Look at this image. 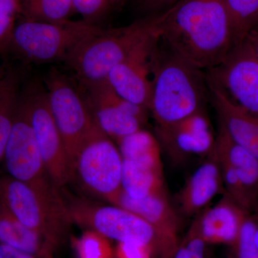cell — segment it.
Segmentation results:
<instances>
[{"mask_svg":"<svg viewBox=\"0 0 258 258\" xmlns=\"http://www.w3.org/2000/svg\"><path fill=\"white\" fill-rule=\"evenodd\" d=\"M85 88L95 123L113 142L144 128L149 110L120 96L106 80Z\"/></svg>","mask_w":258,"mask_h":258,"instance_id":"13","label":"cell"},{"mask_svg":"<svg viewBox=\"0 0 258 258\" xmlns=\"http://www.w3.org/2000/svg\"><path fill=\"white\" fill-rule=\"evenodd\" d=\"M256 215H254V220H255L256 224H257V228H256V234H255V241L256 244H257V247L258 249V210H255Z\"/></svg>","mask_w":258,"mask_h":258,"instance_id":"36","label":"cell"},{"mask_svg":"<svg viewBox=\"0 0 258 258\" xmlns=\"http://www.w3.org/2000/svg\"><path fill=\"white\" fill-rule=\"evenodd\" d=\"M121 190L133 199H142L165 191L163 171L123 159Z\"/></svg>","mask_w":258,"mask_h":258,"instance_id":"21","label":"cell"},{"mask_svg":"<svg viewBox=\"0 0 258 258\" xmlns=\"http://www.w3.org/2000/svg\"><path fill=\"white\" fill-rule=\"evenodd\" d=\"M256 228L257 224L254 216L247 213L241 224L235 240L230 244L232 258H258Z\"/></svg>","mask_w":258,"mask_h":258,"instance_id":"26","label":"cell"},{"mask_svg":"<svg viewBox=\"0 0 258 258\" xmlns=\"http://www.w3.org/2000/svg\"><path fill=\"white\" fill-rule=\"evenodd\" d=\"M122 159L163 171L161 145L157 137L141 129L116 142Z\"/></svg>","mask_w":258,"mask_h":258,"instance_id":"22","label":"cell"},{"mask_svg":"<svg viewBox=\"0 0 258 258\" xmlns=\"http://www.w3.org/2000/svg\"><path fill=\"white\" fill-rule=\"evenodd\" d=\"M108 203L134 212L146 220L157 233L161 258L173 257L179 246V218L168 200L166 191L133 199L120 190Z\"/></svg>","mask_w":258,"mask_h":258,"instance_id":"14","label":"cell"},{"mask_svg":"<svg viewBox=\"0 0 258 258\" xmlns=\"http://www.w3.org/2000/svg\"><path fill=\"white\" fill-rule=\"evenodd\" d=\"M91 22H45L24 18L15 25L11 47L29 60H63L80 44L100 30Z\"/></svg>","mask_w":258,"mask_h":258,"instance_id":"5","label":"cell"},{"mask_svg":"<svg viewBox=\"0 0 258 258\" xmlns=\"http://www.w3.org/2000/svg\"><path fill=\"white\" fill-rule=\"evenodd\" d=\"M172 258H190L189 252L183 242L179 244Z\"/></svg>","mask_w":258,"mask_h":258,"instance_id":"34","label":"cell"},{"mask_svg":"<svg viewBox=\"0 0 258 258\" xmlns=\"http://www.w3.org/2000/svg\"><path fill=\"white\" fill-rule=\"evenodd\" d=\"M181 1L182 0H137V5L145 17H149L164 13Z\"/></svg>","mask_w":258,"mask_h":258,"instance_id":"31","label":"cell"},{"mask_svg":"<svg viewBox=\"0 0 258 258\" xmlns=\"http://www.w3.org/2000/svg\"><path fill=\"white\" fill-rule=\"evenodd\" d=\"M232 22L235 45L258 25V0H225Z\"/></svg>","mask_w":258,"mask_h":258,"instance_id":"25","label":"cell"},{"mask_svg":"<svg viewBox=\"0 0 258 258\" xmlns=\"http://www.w3.org/2000/svg\"><path fill=\"white\" fill-rule=\"evenodd\" d=\"M209 99L232 140L258 159V116L235 104L220 88L207 79Z\"/></svg>","mask_w":258,"mask_h":258,"instance_id":"16","label":"cell"},{"mask_svg":"<svg viewBox=\"0 0 258 258\" xmlns=\"http://www.w3.org/2000/svg\"><path fill=\"white\" fill-rule=\"evenodd\" d=\"M22 13V0H0V53L11 48L17 17Z\"/></svg>","mask_w":258,"mask_h":258,"instance_id":"27","label":"cell"},{"mask_svg":"<svg viewBox=\"0 0 258 258\" xmlns=\"http://www.w3.org/2000/svg\"><path fill=\"white\" fill-rule=\"evenodd\" d=\"M117 258H153L154 251L146 244L134 242H118Z\"/></svg>","mask_w":258,"mask_h":258,"instance_id":"30","label":"cell"},{"mask_svg":"<svg viewBox=\"0 0 258 258\" xmlns=\"http://www.w3.org/2000/svg\"><path fill=\"white\" fill-rule=\"evenodd\" d=\"M214 150L223 157L233 168L242 183L247 196L254 207L258 200V159L250 152L241 147L219 124Z\"/></svg>","mask_w":258,"mask_h":258,"instance_id":"19","label":"cell"},{"mask_svg":"<svg viewBox=\"0 0 258 258\" xmlns=\"http://www.w3.org/2000/svg\"><path fill=\"white\" fill-rule=\"evenodd\" d=\"M160 145L172 155L210 154L215 146L206 111L194 113L177 124L157 132Z\"/></svg>","mask_w":258,"mask_h":258,"instance_id":"15","label":"cell"},{"mask_svg":"<svg viewBox=\"0 0 258 258\" xmlns=\"http://www.w3.org/2000/svg\"><path fill=\"white\" fill-rule=\"evenodd\" d=\"M246 38L248 39L251 45H252V48H253L254 53H255L258 58V25H256V26L249 32L248 35H247Z\"/></svg>","mask_w":258,"mask_h":258,"instance_id":"33","label":"cell"},{"mask_svg":"<svg viewBox=\"0 0 258 258\" xmlns=\"http://www.w3.org/2000/svg\"><path fill=\"white\" fill-rule=\"evenodd\" d=\"M37 147L49 177L57 189L71 181V166L63 140L51 113L46 90L39 82L22 91Z\"/></svg>","mask_w":258,"mask_h":258,"instance_id":"9","label":"cell"},{"mask_svg":"<svg viewBox=\"0 0 258 258\" xmlns=\"http://www.w3.org/2000/svg\"><path fill=\"white\" fill-rule=\"evenodd\" d=\"M3 160L11 177L45 192L58 191L45 169L22 93Z\"/></svg>","mask_w":258,"mask_h":258,"instance_id":"10","label":"cell"},{"mask_svg":"<svg viewBox=\"0 0 258 258\" xmlns=\"http://www.w3.org/2000/svg\"><path fill=\"white\" fill-rule=\"evenodd\" d=\"M73 11L72 0H22L21 14L30 20L66 21Z\"/></svg>","mask_w":258,"mask_h":258,"instance_id":"24","label":"cell"},{"mask_svg":"<svg viewBox=\"0 0 258 258\" xmlns=\"http://www.w3.org/2000/svg\"><path fill=\"white\" fill-rule=\"evenodd\" d=\"M21 93L18 74L13 71L3 74L0 79V161L4 157Z\"/></svg>","mask_w":258,"mask_h":258,"instance_id":"23","label":"cell"},{"mask_svg":"<svg viewBox=\"0 0 258 258\" xmlns=\"http://www.w3.org/2000/svg\"><path fill=\"white\" fill-rule=\"evenodd\" d=\"M0 203L22 223L57 247L72 222L59 190L45 192L9 175L0 177Z\"/></svg>","mask_w":258,"mask_h":258,"instance_id":"4","label":"cell"},{"mask_svg":"<svg viewBox=\"0 0 258 258\" xmlns=\"http://www.w3.org/2000/svg\"><path fill=\"white\" fill-rule=\"evenodd\" d=\"M75 11L87 20H95L104 15L110 5L109 0H72Z\"/></svg>","mask_w":258,"mask_h":258,"instance_id":"29","label":"cell"},{"mask_svg":"<svg viewBox=\"0 0 258 258\" xmlns=\"http://www.w3.org/2000/svg\"><path fill=\"white\" fill-rule=\"evenodd\" d=\"M247 213L249 212L240 208L225 194L218 203L197 217L200 235L206 244L230 245Z\"/></svg>","mask_w":258,"mask_h":258,"instance_id":"18","label":"cell"},{"mask_svg":"<svg viewBox=\"0 0 258 258\" xmlns=\"http://www.w3.org/2000/svg\"><path fill=\"white\" fill-rule=\"evenodd\" d=\"M123 159L113 141L98 128L79 148L71 180L85 191L109 202L121 190Z\"/></svg>","mask_w":258,"mask_h":258,"instance_id":"6","label":"cell"},{"mask_svg":"<svg viewBox=\"0 0 258 258\" xmlns=\"http://www.w3.org/2000/svg\"><path fill=\"white\" fill-rule=\"evenodd\" d=\"M109 1L111 6L119 8L121 5L124 4L125 0H109Z\"/></svg>","mask_w":258,"mask_h":258,"instance_id":"35","label":"cell"},{"mask_svg":"<svg viewBox=\"0 0 258 258\" xmlns=\"http://www.w3.org/2000/svg\"><path fill=\"white\" fill-rule=\"evenodd\" d=\"M47 101L63 140L70 166L83 142L98 128L86 95L68 76L52 70L45 79Z\"/></svg>","mask_w":258,"mask_h":258,"instance_id":"7","label":"cell"},{"mask_svg":"<svg viewBox=\"0 0 258 258\" xmlns=\"http://www.w3.org/2000/svg\"><path fill=\"white\" fill-rule=\"evenodd\" d=\"M209 155L208 159L190 176L179 194L180 208L187 216L201 211L223 189L221 171L214 149Z\"/></svg>","mask_w":258,"mask_h":258,"instance_id":"17","label":"cell"},{"mask_svg":"<svg viewBox=\"0 0 258 258\" xmlns=\"http://www.w3.org/2000/svg\"><path fill=\"white\" fill-rule=\"evenodd\" d=\"M157 15L161 40L202 71L220 64L235 46L225 0H182Z\"/></svg>","mask_w":258,"mask_h":258,"instance_id":"1","label":"cell"},{"mask_svg":"<svg viewBox=\"0 0 258 258\" xmlns=\"http://www.w3.org/2000/svg\"><path fill=\"white\" fill-rule=\"evenodd\" d=\"M0 244L49 258H53L57 246L22 223L0 203Z\"/></svg>","mask_w":258,"mask_h":258,"instance_id":"20","label":"cell"},{"mask_svg":"<svg viewBox=\"0 0 258 258\" xmlns=\"http://www.w3.org/2000/svg\"><path fill=\"white\" fill-rule=\"evenodd\" d=\"M208 99L205 71L185 60L160 38L154 56L149 103L156 132L205 110Z\"/></svg>","mask_w":258,"mask_h":258,"instance_id":"2","label":"cell"},{"mask_svg":"<svg viewBox=\"0 0 258 258\" xmlns=\"http://www.w3.org/2000/svg\"><path fill=\"white\" fill-rule=\"evenodd\" d=\"M66 203L72 222L108 240L146 244L159 254L160 245L155 230L137 214L116 205H101L81 199Z\"/></svg>","mask_w":258,"mask_h":258,"instance_id":"8","label":"cell"},{"mask_svg":"<svg viewBox=\"0 0 258 258\" xmlns=\"http://www.w3.org/2000/svg\"><path fill=\"white\" fill-rule=\"evenodd\" d=\"M157 15L103 30L81 42L66 61L84 87L104 81L116 64L157 25Z\"/></svg>","mask_w":258,"mask_h":258,"instance_id":"3","label":"cell"},{"mask_svg":"<svg viewBox=\"0 0 258 258\" xmlns=\"http://www.w3.org/2000/svg\"><path fill=\"white\" fill-rule=\"evenodd\" d=\"M158 19V16H157ZM160 40L157 20L155 28L110 71L106 81L127 101L149 110L154 56Z\"/></svg>","mask_w":258,"mask_h":258,"instance_id":"12","label":"cell"},{"mask_svg":"<svg viewBox=\"0 0 258 258\" xmlns=\"http://www.w3.org/2000/svg\"><path fill=\"white\" fill-rule=\"evenodd\" d=\"M2 76H3V74H0V79H1Z\"/></svg>","mask_w":258,"mask_h":258,"instance_id":"38","label":"cell"},{"mask_svg":"<svg viewBox=\"0 0 258 258\" xmlns=\"http://www.w3.org/2000/svg\"><path fill=\"white\" fill-rule=\"evenodd\" d=\"M0 258H49L23 252L0 244Z\"/></svg>","mask_w":258,"mask_h":258,"instance_id":"32","label":"cell"},{"mask_svg":"<svg viewBox=\"0 0 258 258\" xmlns=\"http://www.w3.org/2000/svg\"><path fill=\"white\" fill-rule=\"evenodd\" d=\"M205 74L235 104L258 116V58L248 39L235 45L220 64Z\"/></svg>","mask_w":258,"mask_h":258,"instance_id":"11","label":"cell"},{"mask_svg":"<svg viewBox=\"0 0 258 258\" xmlns=\"http://www.w3.org/2000/svg\"><path fill=\"white\" fill-rule=\"evenodd\" d=\"M258 210V200H257V206H256L255 210Z\"/></svg>","mask_w":258,"mask_h":258,"instance_id":"37","label":"cell"},{"mask_svg":"<svg viewBox=\"0 0 258 258\" xmlns=\"http://www.w3.org/2000/svg\"><path fill=\"white\" fill-rule=\"evenodd\" d=\"M76 248L79 258H113L108 239L92 230H87L78 239Z\"/></svg>","mask_w":258,"mask_h":258,"instance_id":"28","label":"cell"}]
</instances>
